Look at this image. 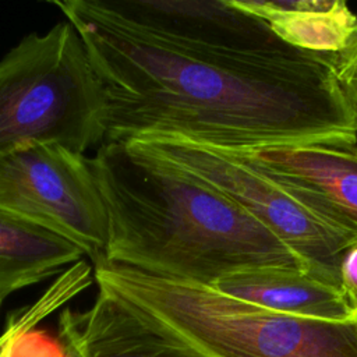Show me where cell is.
Returning a JSON list of instances; mask_svg holds the SVG:
<instances>
[{"instance_id": "cell-5", "label": "cell", "mask_w": 357, "mask_h": 357, "mask_svg": "<svg viewBox=\"0 0 357 357\" xmlns=\"http://www.w3.org/2000/svg\"><path fill=\"white\" fill-rule=\"evenodd\" d=\"M132 144L174 162L234 199L296 251L311 275L340 287V259L357 245V225L322 198L241 153L172 138Z\"/></svg>"}, {"instance_id": "cell-8", "label": "cell", "mask_w": 357, "mask_h": 357, "mask_svg": "<svg viewBox=\"0 0 357 357\" xmlns=\"http://www.w3.org/2000/svg\"><path fill=\"white\" fill-rule=\"evenodd\" d=\"M59 335L67 357H204L105 289L86 310L64 308Z\"/></svg>"}, {"instance_id": "cell-12", "label": "cell", "mask_w": 357, "mask_h": 357, "mask_svg": "<svg viewBox=\"0 0 357 357\" xmlns=\"http://www.w3.org/2000/svg\"><path fill=\"white\" fill-rule=\"evenodd\" d=\"M259 17L287 45L336 53L347 42L357 17L343 0H231Z\"/></svg>"}, {"instance_id": "cell-15", "label": "cell", "mask_w": 357, "mask_h": 357, "mask_svg": "<svg viewBox=\"0 0 357 357\" xmlns=\"http://www.w3.org/2000/svg\"><path fill=\"white\" fill-rule=\"evenodd\" d=\"M339 280L354 318L357 317V245L350 247L343 254L339 265Z\"/></svg>"}, {"instance_id": "cell-1", "label": "cell", "mask_w": 357, "mask_h": 357, "mask_svg": "<svg viewBox=\"0 0 357 357\" xmlns=\"http://www.w3.org/2000/svg\"><path fill=\"white\" fill-rule=\"evenodd\" d=\"M50 3L79 33L102 84L105 142L172 138L234 153L357 145L335 53L287 43L195 49L134 28L98 0Z\"/></svg>"}, {"instance_id": "cell-2", "label": "cell", "mask_w": 357, "mask_h": 357, "mask_svg": "<svg viewBox=\"0 0 357 357\" xmlns=\"http://www.w3.org/2000/svg\"><path fill=\"white\" fill-rule=\"evenodd\" d=\"M91 165L107 212V264L206 286L257 268L308 272L247 209L172 160L105 142Z\"/></svg>"}, {"instance_id": "cell-10", "label": "cell", "mask_w": 357, "mask_h": 357, "mask_svg": "<svg viewBox=\"0 0 357 357\" xmlns=\"http://www.w3.org/2000/svg\"><path fill=\"white\" fill-rule=\"evenodd\" d=\"M314 192L357 225V145H307L241 153Z\"/></svg>"}, {"instance_id": "cell-16", "label": "cell", "mask_w": 357, "mask_h": 357, "mask_svg": "<svg viewBox=\"0 0 357 357\" xmlns=\"http://www.w3.org/2000/svg\"><path fill=\"white\" fill-rule=\"evenodd\" d=\"M353 319H357V317H354V318H353Z\"/></svg>"}, {"instance_id": "cell-13", "label": "cell", "mask_w": 357, "mask_h": 357, "mask_svg": "<svg viewBox=\"0 0 357 357\" xmlns=\"http://www.w3.org/2000/svg\"><path fill=\"white\" fill-rule=\"evenodd\" d=\"M92 280V266L81 259L59 275L35 303L14 311L0 333V357H11L21 337L32 332L45 318L89 287Z\"/></svg>"}, {"instance_id": "cell-14", "label": "cell", "mask_w": 357, "mask_h": 357, "mask_svg": "<svg viewBox=\"0 0 357 357\" xmlns=\"http://www.w3.org/2000/svg\"><path fill=\"white\" fill-rule=\"evenodd\" d=\"M335 75L357 116V24L344 46L335 53Z\"/></svg>"}, {"instance_id": "cell-6", "label": "cell", "mask_w": 357, "mask_h": 357, "mask_svg": "<svg viewBox=\"0 0 357 357\" xmlns=\"http://www.w3.org/2000/svg\"><path fill=\"white\" fill-rule=\"evenodd\" d=\"M0 209L105 262L106 206L91 158L59 144L29 142L0 155Z\"/></svg>"}, {"instance_id": "cell-11", "label": "cell", "mask_w": 357, "mask_h": 357, "mask_svg": "<svg viewBox=\"0 0 357 357\" xmlns=\"http://www.w3.org/2000/svg\"><path fill=\"white\" fill-rule=\"evenodd\" d=\"M70 241L0 209V304L82 259Z\"/></svg>"}, {"instance_id": "cell-9", "label": "cell", "mask_w": 357, "mask_h": 357, "mask_svg": "<svg viewBox=\"0 0 357 357\" xmlns=\"http://www.w3.org/2000/svg\"><path fill=\"white\" fill-rule=\"evenodd\" d=\"M230 297L276 312L328 319H353L339 286L296 268H257L230 273L213 286Z\"/></svg>"}, {"instance_id": "cell-3", "label": "cell", "mask_w": 357, "mask_h": 357, "mask_svg": "<svg viewBox=\"0 0 357 357\" xmlns=\"http://www.w3.org/2000/svg\"><path fill=\"white\" fill-rule=\"evenodd\" d=\"M93 279L204 357H357V319L287 315L107 262L93 266Z\"/></svg>"}, {"instance_id": "cell-18", "label": "cell", "mask_w": 357, "mask_h": 357, "mask_svg": "<svg viewBox=\"0 0 357 357\" xmlns=\"http://www.w3.org/2000/svg\"><path fill=\"white\" fill-rule=\"evenodd\" d=\"M11 356H13V354H11Z\"/></svg>"}, {"instance_id": "cell-17", "label": "cell", "mask_w": 357, "mask_h": 357, "mask_svg": "<svg viewBox=\"0 0 357 357\" xmlns=\"http://www.w3.org/2000/svg\"><path fill=\"white\" fill-rule=\"evenodd\" d=\"M0 308H1V304H0Z\"/></svg>"}, {"instance_id": "cell-4", "label": "cell", "mask_w": 357, "mask_h": 357, "mask_svg": "<svg viewBox=\"0 0 357 357\" xmlns=\"http://www.w3.org/2000/svg\"><path fill=\"white\" fill-rule=\"evenodd\" d=\"M105 137L102 84L67 20L25 35L1 57L0 155L29 142L85 153Z\"/></svg>"}, {"instance_id": "cell-7", "label": "cell", "mask_w": 357, "mask_h": 357, "mask_svg": "<svg viewBox=\"0 0 357 357\" xmlns=\"http://www.w3.org/2000/svg\"><path fill=\"white\" fill-rule=\"evenodd\" d=\"M123 22L188 47L237 52L284 43L269 25L231 0H98Z\"/></svg>"}]
</instances>
